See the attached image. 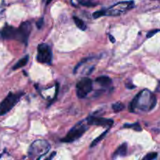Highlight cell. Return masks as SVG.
I'll list each match as a JSON object with an SVG mask.
<instances>
[{
	"label": "cell",
	"instance_id": "1",
	"mask_svg": "<svg viewBox=\"0 0 160 160\" xmlns=\"http://www.w3.org/2000/svg\"><path fill=\"white\" fill-rule=\"evenodd\" d=\"M156 95L149 90L145 89L141 91L131 101L129 105V111L134 112L136 109H138L142 112H149L156 107Z\"/></svg>",
	"mask_w": 160,
	"mask_h": 160
},
{
	"label": "cell",
	"instance_id": "2",
	"mask_svg": "<svg viewBox=\"0 0 160 160\" xmlns=\"http://www.w3.org/2000/svg\"><path fill=\"white\" fill-rule=\"evenodd\" d=\"M50 144L45 140H36L31 145L28 151L29 158L40 159L50 150Z\"/></svg>",
	"mask_w": 160,
	"mask_h": 160
},
{
	"label": "cell",
	"instance_id": "3",
	"mask_svg": "<svg viewBox=\"0 0 160 160\" xmlns=\"http://www.w3.org/2000/svg\"><path fill=\"white\" fill-rule=\"evenodd\" d=\"M88 131V127L86 123L81 122H78L75 126H73L71 129L69 131L65 138L61 139V142L64 143H70L79 139L82 137L83 134Z\"/></svg>",
	"mask_w": 160,
	"mask_h": 160
},
{
	"label": "cell",
	"instance_id": "4",
	"mask_svg": "<svg viewBox=\"0 0 160 160\" xmlns=\"http://www.w3.org/2000/svg\"><path fill=\"white\" fill-rule=\"evenodd\" d=\"M23 95V92L17 94L9 92V95L0 103V116L5 115L8 112H9L15 106V105L18 102Z\"/></svg>",
	"mask_w": 160,
	"mask_h": 160
},
{
	"label": "cell",
	"instance_id": "5",
	"mask_svg": "<svg viewBox=\"0 0 160 160\" xmlns=\"http://www.w3.org/2000/svg\"><path fill=\"white\" fill-rule=\"evenodd\" d=\"M134 7V1L123 2H119L113 5L112 6L109 7V9L105 10V12H106V15L108 16H118Z\"/></svg>",
	"mask_w": 160,
	"mask_h": 160
},
{
	"label": "cell",
	"instance_id": "6",
	"mask_svg": "<svg viewBox=\"0 0 160 160\" xmlns=\"http://www.w3.org/2000/svg\"><path fill=\"white\" fill-rule=\"evenodd\" d=\"M77 95L79 98H84L92 90V81L90 78H84L78 81L76 86Z\"/></svg>",
	"mask_w": 160,
	"mask_h": 160
},
{
	"label": "cell",
	"instance_id": "7",
	"mask_svg": "<svg viewBox=\"0 0 160 160\" xmlns=\"http://www.w3.org/2000/svg\"><path fill=\"white\" fill-rule=\"evenodd\" d=\"M52 58L51 48L46 43H42L38 46L37 60L42 63H50Z\"/></svg>",
	"mask_w": 160,
	"mask_h": 160
},
{
	"label": "cell",
	"instance_id": "8",
	"mask_svg": "<svg viewBox=\"0 0 160 160\" xmlns=\"http://www.w3.org/2000/svg\"><path fill=\"white\" fill-rule=\"evenodd\" d=\"M31 29H32V26L30 22H23L19 27L18 29H17L16 40H18L25 44L28 43V38L31 32Z\"/></svg>",
	"mask_w": 160,
	"mask_h": 160
},
{
	"label": "cell",
	"instance_id": "9",
	"mask_svg": "<svg viewBox=\"0 0 160 160\" xmlns=\"http://www.w3.org/2000/svg\"><path fill=\"white\" fill-rule=\"evenodd\" d=\"M87 123L88 125H96V126L110 128L113 124V120L112 119H106L102 118V117H96L91 116L87 119Z\"/></svg>",
	"mask_w": 160,
	"mask_h": 160
},
{
	"label": "cell",
	"instance_id": "10",
	"mask_svg": "<svg viewBox=\"0 0 160 160\" xmlns=\"http://www.w3.org/2000/svg\"><path fill=\"white\" fill-rule=\"evenodd\" d=\"M2 37L4 39H16L17 29L9 25H6L2 31Z\"/></svg>",
	"mask_w": 160,
	"mask_h": 160
},
{
	"label": "cell",
	"instance_id": "11",
	"mask_svg": "<svg viewBox=\"0 0 160 160\" xmlns=\"http://www.w3.org/2000/svg\"><path fill=\"white\" fill-rule=\"evenodd\" d=\"M127 152H128V144H122V145L116 150L115 152L113 153L112 158H113V159H116V158L121 157V156H125L127 154Z\"/></svg>",
	"mask_w": 160,
	"mask_h": 160
},
{
	"label": "cell",
	"instance_id": "12",
	"mask_svg": "<svg viewBox=\"0 0 160 160\" xmlns=\"http://www.w3.org/2000/svg\"><path fill=\"white\" fill-rule=\"evenodd\" d=\"M95 81L103 87H109L112 84V79L107 76H100L95 79Z\"/></svg>",
	"mask_w": 160,
	"mask_h": 160
},
{
	"label": "cell",
	"instance_id": "13",
	"mask_svg": "<svg viewBox=\"0 0 160 160\" xmlns=\"http://www.w3.org/2000/svg\"><path fill=\"white\" fill-rule=\"evenodd\" d=\"M28 59H29V56H25L24 57H23L22 59H20V60H19L18 62H17V63H16L15 65L12 67V70H17V69L22 68L23 67L26 66L27 63H28Z\"/></svg>",
	"mask_w": 160,
	"mask_h": 160
},
{
	"label": "cell",
	"instance_id": "14",
	"mask_svg": "<svg viewBox=\"0 0 160 160\" xmlns=\"http://www.w3.org/2000/svg\"><path fill=\"white\" fill-rule=\"evenodd\" d=\"M73 20H74V23L75 24H76V26L78 27L79 29H81V31H85L86 28H87V25L85 24V23H84L81 19L78 18V17H75V16L73 17Z\"/></svg>",
	"mask_w": 160,
	"mask_h": 160
},
{
	"label": "cell",
	"instance_id": "15",
	"mask_svg": "<svg viewBox=\"0 0 160 160\" xmlns=\"http://www.w3.org/2000/svg\"><path fill=\"white\" fill-rule=\"evenodd\" d=\"M123 128H131V129L134 130L136 131H142V129L141 128L140 124L138 123H134L132 124H129V123H127V124L123 125Z\"/></svg>",
	"mask_w": 160,
	"mask_h": 160
},
{
	"label": "cell",
	"instance_id": "16",
	"mask_svg": "<svg viewBox=\"0 0 160 160\" xmlns=\"http://www.w3.org/2000/svg\"><path fill=\"white\" fill-rule=\"evenodd\" d=\"M108 131H109V129L107 130V131H105V132H103L102 134H101V135L99 136V137H98L96 139H95V140L93 141V142H92V143L91 144V145H90V147L91 148H92V147H94V146H95V145H97V144L98 143V142H100V141H102L103 139V138L104 137H106V134H107L108 133Z\"/></svg>",
	"mask_w": 160,
	"mask_h": 160
},
{
	"label": "cell",
	"instance_id": "17",
	"mask_svg": "<svg viewBox=\"0 0 160 160\" xmlns=\"http://www.w3.org/2000/svg\"><path fill=\"white\" fill-rule=\"evenodd\" d=\"M112 109L114 110V112H120V111L123 110L125 108V106L121 102H116L112 105Z\"/></svg>",
	"mask_w": 160,
	"mask_h": 160
},
{
	"label": "cell",
	"instance_id": "18",
	"mask_svg": "<svg viewBox=\"0 0 160 160\" xmlns=\"http://www.w3.org/2000/svg\"><path fill=\"white\" fill-rule=\"evenodd\" d=\"M158 156V154L156 152H151V153H148L147 154L145 157L143 158L144 159H146V160H152L156 159Z\"/></svg>",
	"mask_w": 160,
	"mask_h": 160
},
{
	"label": "cell",
	"instance_id": "19",
	"mask_svg": "<svg viewBox=\"0 0 160 160\" xmlns=\"http://www.w3.org/2000/svg\"><path fill=\"white\" fill-rule=\"evenodd\" d=\"M93 59V57H88V58H85V59H82V60L81 61V62H79V63L78 64V65L76 66V67H75V68H74V70H73V73H76V72H77V70H78V69L80 67H81V65H82V64H84V62H88V61L89 60V59Z\"/></svg>",
	"mask_w": 160,
	"mask_h": 160
},
{
	"label": "cell",
	"instance_id": "20",
	"mask_svg": "<svg viewBox=\"0 0 160 160\" xmlns=\"http://www.w3.org/2000/svg\"><path fill=\"white\" fill-rule=\"evenodd\" d=\"M106 15V12H105V9H102V10L96 11L93 13V17L94 18H98V17H103V16Z\"/></svg>",
	"mask_w": 160,
	"mask_h": 160
},
{
	"label": "cell",
	"instance_id": "21",
	"mask_svg": "<svg viewBox=\"0 0 160 160\" xmlns=\"http://www.w3.org/2000/svg\"><path fill=\"white\" fill-rule=\"evenodd\" d=\"M79 2H80V4L82 5V6H88V7H91V6H96V4H95V3H93V2H88V1H84V0H81Z\"/></svg>",
	"mask_w": 160,
	"mask_h": 160
},
{
	"label": "cell",
	"instance_id": "22",
	"mask_svg": "<svg viewBox=\"0 0 160 160\" xmlns=\"http://www.w3.org/2000/svg\"><path fill=\"white\" fill-rule=\"evenodd\" d=\"M43 23H44V18L43 17H42V18H40L37 22H36V26H37V28H38V29H41V28H42V26H43Z\"/></svg>",
	"mask_w": 160,
	"mask_h": 160
},
{
	"label": "cell",
	"instance_id": "23",
	"mask_svg": "<svg viewBox=\"0 0 160 160\" xmlns=\"http://www.w3.org/2000/svg\"><path fill=\"white\" fill-rule=\"evenodd\" d=\"M159 31H160V30H153V31H149V32H148V34H147V38L152 37L153 35H155V34H156V33L159 32Z\"/></svg>",
	"mask_w": 160,
	"mask_h": 160
},
{
	"label": "cell",
	"instance_id": "24",
	"mask_svg": "<svg viewBox=\"0 0 160 160\" xmlns=\"http://www.w3.org/2000/svg\"><path fill=\"white\" fill-rule=\"evenodd\" d=\"M126 87L128 88V89H133V88H135V86H134V84H131H131H126Z\"/></svg>",
	"mask_w": 160,
	"mask_h": 160
},
{
	"label": "cell",
	"instance_id": "25",
	"mask_svg": "<svg viewBox=\"0 0 160 160\" xmlns=\"http://www.w3.org/2000/svg\"><path fill=\"white\" fill-rule=\"evenodd\" d=\"M109 39H110V41L111 42H112V43H115V42H116V40H115V38H114V37L112 35H111V34H109Z\"/></svg>",
	"mask_w": 160,
	"mask_h": 160
},
{
	"label": "cell",
	"instance_id": "26",
	"mask_svg": "<svg viewBox=\"0 0 160 160\" xmlns=\"http://www.w3.org/2000/svg\"><path fill=\"white\" fill-rule=\"evenodd\" d=\"M156 91H157L158 92H160V81H159V84H158V86H157V88H156Z\"/></svg>",
	"mask_w": 160,
	"mask_h": 160
},
{
	"label": "cell",
	"instance_id": "27",
	"mask_svg": "<svg viewBox=\"0 0 160 160\" xmlns=\"http://www.w3.org/2000/svg\"><path fill=\"white\" fill-rule=\"evenodd\" d=\"M52 1V0H47V1H46V5H48V4H49V3L51 2Z\"/></svg>",
	"mask_w": 160,
	"mask_h": 160
}]
</instances>
